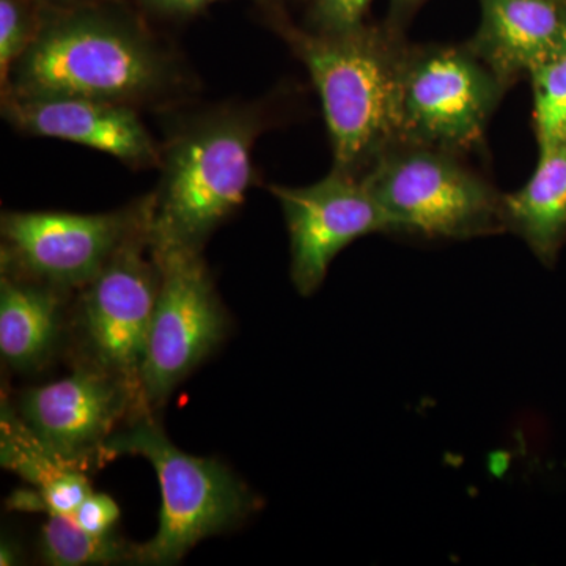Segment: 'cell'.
Here are the masks:
<instances>
[{
    "label": "cell",
    "mask_w": 566,
    "mask_h": 566,
    "mask_svg": "<svg viewBox=\"0 0 566 566\" xmlns=\"http://www.w3.org/2000/svg\"><path fill=\"white\" fill-rule=\"evenodd\" d=\"M172 59L140 29L93 10L41 21L31 48L11 66L3 93L82 96L136 106L178 84Z\"/></svg>",
    "instance_id": "6da1fadb"
},
{
    "label": "cell",
    "mask_w": 566,
    "mask_h": 566,
    "mask_svg": "<svg viewBox=\"0 0 566 566\" xmlns=\"http://www.w3.org/2000/svg\"><path fill=\"white\" fill-rule=\"evenodd\" d=\"M324 112L334 170L354 177L401 142V77L408 48L363 24L348 31L286 35Z\"/></svg>",
    "instance_id": "7a4b0ae2"
},
{
    "label": "cell",
    "mask_w": 566,
    "mask_h": 566,
    "mask_svg": "<svg viewBox=\"0 0 566 566\" xmlns=\"http://www.w3.org/2000/svg\"><path fill=\"white\" fill-rule=\"evenodd\" d=\"M263 129L262 109L245 104L214 107L181 123L161 147L151 245L202 251L244 203L253 181V145Z\"/></svg>",
    "instance_id": "3957f363"
},
{
    "label": "cell",
    "mask_w": 566,
    "mask_h": 566,
    "mask_svg": "<svg viewBox=\"0 0 566 566\" xmlns=\"http://www.w3.org/2000/svg\"><path fill=\"white\" fill-rule=\"evenodd\" d=\"M120 455L145 458L161 486V512L155 536L134 547V564L174 565L208 536L232 531L259 510V499L226 465L182 452L150 412L111 436L106 461Z\"/></svg>",
    "instance_id": "277c9868"
},
{
    "label": "cell",
    "mask_w": 566,
    "mask_h": 566,
    "mask_svg": "<svg viewBox=\"0 0 566 566\" xmlns=\"http://www.w3.org/2000/svg\"><path fill=\"white\" fill-rule=\"evenodd\" d=\"M390 233L465 241L506 230L504 196L461 155L419 144L394 145L364 174Z\"/></svg>",
    "instance_id": "5b68a950"
},
{
    "label": "cell",
    "mask_w": 566,
    "mask_h": 566,
    "mask_svg": "<svg viewBox=\"0 0 566 566\" xmlns=\"http://www.w3.org/2000/svg\"><path fill=\"white\" fill-rule=\"evenodd\" d=\"M505 91L469 46H409L401 77V142L457 155L475 150Z\"/></svg>",
    "instance_id": "8992f818"
},
{
    "label": "cell",
    "mask_w": 566,
    "mask_h": 566,
    "mask_svg": "<svg viewBox=\"0 0 566 566\" xmlns=\"http://www.w3.org/2000/svg\"><path fill=\"white\" fill-rule=\"evenodd\" d=\"M159 289L142 368V398L148 411L166 403L182 379L227 335L229 319L202 251L151 245Z\"/></svg>",
    "instance_id": "52a82bcc"
},
{
    "label": "cell",
    "mask_w": 566,
    "mask_h": 566,
    "mask_svg": "<svg viewBox=\"0 0 566 566\" xmlns=\"http://www.w3.org/2000/svg\"><path fill=\"white\" fill-rule=\"evenodd\" d=\"M153 193L129 207L99 214L9 211L0 222L2 273L81 290L137 230L151 222Z\"/></svg>",
    "instance_id": "ba28073f"
},
{
    "label": "cell",
    "mask_w": 566,
    "mask_h": 566,
    "mask_svg": "<svg viewBox=\"0 0 566 566\" xmlns=\"http://www.w3.org/2000/svg\"><path fill=\"white\" fill-rule=\"evenodd\" d=\"M150 229L151 222L137 230L82 286L74 316L84 360L125 382L142 405V368L159 289Z\"/></svg>",
    "instance_id": "9c48e42d"
},
{
    "label": "cell",
    "mask_w": 566,
    "mask_h": 566,
    "mask_svg": "<svg viewBox=\"0 0 566 566\" xmlns=\"http://www.w3.org/2000/svg\"><path fill=\"white\" fill-rule=\"evenodd\" d=\"M139 397L98 365L21 395L20 416L54 455L82 471L106 463L104 447L125 419L147 415Z\"/></svg>",
    "instance_id": "30bf717a"
},
{
    "label": "cell",
    "mask_w": 566,
    "mask_h": 566,
    "mask_svg": "<svg viewBox=\"0 0 566 566\" xmlns=\"http://www.w3.org/2000/svg\"><path fill=\"white\" fill-rule=\"evenodd\" d=\"M290 237L292 281L303 296L322 286L331 263L359 238L390 233L389 221L363 177L331 170L314 185L270 186Z\"/></svg>",
    "instance_id": "8fae6325"
},
{
    "label": "cell",
    "mask_w": 566,
    "mask_h": 566,
    "mask_svg": "<svg viewBox=\"0 0 566 566\" xmlns=\"http://www.w3.org/2000/svg\"><path fill=\"white\" fill-rule=\"evenodd\" d=\"M7 120L31 136L52 137L114 156L133 169L159 167L161 147L129 104L82 96L3 93Z\"/></svg>",
    "instance_id": "7c38bea8"
},
{
    "label": "cell",
    "mask_w": 566,
    "mask_h": 566,
    "mask_svg": "<svg viewBox=\"0 0 566 566\" xmlns=\"http://www.w3.org/2000/svg\"><path fill=\"white\" fill-rule=\"evenodd\" d=\"M482 24L469 44L506 88L566 46V11L556 0H480Z\"/></svg>",
    "instance_id": "4fadbf2b"
},
{
    "label": "cell",
    "mask_w": 566,
    "mask_h": 566,
    "mask_svg": "<svg viewBox=\"0 0 566 566\" xmlns=\"http://www.w3.org/2000/svg\"><path fill=\"white\" fill-rule=\"evenodd\" d=\"M62 290L2 273L0 354L17 371L43 367L62 329Z\"/></svg>",
    "instance_id": "5bb4252c"
},
{
    "label": "cell",
    "mask_w": 566,
    "mask_h": 566,
    "mask_svg": "<svg viewBox=\"0 0 566 566\" xmlns=\"http://www.w3.org/2000/svg\"><path fill=\"white\" fill-rule=\"evenodd\" d=\"M506 230L551 263L566 234V139L546 155L523 188L504 196Z\"/></svg>",
    "instance_id": "9a60e30c"
},
{
    "label": "cell",
    "mask_w": 566,
    "mask_h": 566,
    "mask_svg": "<svg viewBox=\"0 0 566 566\" xmlns=\"http://www.w3.org/2000/svg\"><path fill=\"white\" fill-rule=\"evenodd\" d=\"M40 556L52 566L134 564V547L115 535H93L73 517L50 515L41 527Z\"/></svg>",
    "instance_id": "2e32d148"
},
{
    "label": "cell",
    "mask_w": 566,
    "mask_h": 566,
    "mask_svg": "<svg viewBox=\"0 0 566 566\" xmlns=\"http://www.w3.org/2000/svg\"><path fill=\"white\" fill-rule=\"evenodd\" d=\"M2 464L17 472L29 483L41 488L70 471H82L66 463L51 452L32 433L24 420L11 412L10 406H2ZM85 472V471H84Z\"/></svg>",
    "instance_id": "e0dca14e"
},
{
    "label": "cell",
    "mask_w": 566,
    "mask_h": 566,
    "mask_svg": "<svg viewBox=\"0 0 566 566\" xmlns=\"http://www.w3.org/2000/svg\"><path fill=\"white\" fill-rule=\"evenodd\" d=\"M538 156L566 139V46L531 71Z\"/></svg>",
    "instance_id": "ac0fdd59"
},
{
    "label": "cell",
    "mask_w": 566,
    "mask_h": 566,
    "mask_svg": "<svg viewBox=\"0 0 566 566\" xmlns=\"http://www.w3.org/2000/svg\"><path fill=\"white\" fill-rule=\"evenodd\" d=\"M91 493V482L85 472L70 471L35 491H17L11 494L9 506L18 512L71 516Z\"/></svg>",
    "instance_id": "d6986e66"
},
{
    "label": "cell",
    "mask_w": 566,
    "mask_h": 566,
    "mask_svg": "<svg viewBox=\"0 0 566 566\" xmlns=\"http://www.w3.org/2000/svg\"><path fill=\"white\" fill-rule=\"evenodd\" d=\"M41 22L32 18L24 0H0V76H9L11 66L31 48Z\"/></svg>",
    "instance_id": "ffe728a7"
},
{
    "label": "cell",
    "mask_w": 566,
    "mask_h": 566,
    "mask_svg": "<svg viewBox=\"0 0 566 566\" xmlns=\"http://www.w3.org/2000/svg\"><path fill=\"white\" fill-rule=\"evenodd\" d=\"M120 506L109 494L91 493L71 515L74 523L93 535H109L120 520Z\"/></svg>",
    "instance_id": "44dd1931"
},
{
    "label": "cell",
    "mask_w": 566,
    "mask_h": 566,
    "mask_svg": "<svg viewBox=\"0 0 566 566\" xmlns=\"http://www.w3.org/2000/svg\"><path fill=\"white\" fill-rule=\"evenodd\" d=\"M371 0H318L319 31L340 32L363 24Z\"/></svg>",
    "instance_id": "7402d4cb"
},
{
    "label": "cell",
    "mask_w": 566,
    "mask_h": 566,
    "mask_svg": "<svg viewBox=\"0 0 566 566\" xmlns=\"http://www.w3.org/2000/svg\"><path fill=\"white\" fill-rule=\"evenodd\" d=\"M155 9L167 11V13L188 14L202 9L214 0H145Z\"/></svg>",
    "instance_id": "603a6c76"
},
{
    "label": "cell",
    "mask_w": 566,
    "mask_h": 566,
    "mask_svg": "<svg viewBox=\"0 0 566 566\" xmlns=\"http://www.w3.org/2000/svg\"><path fill=\"white\" fill-rule=\"evenodd\" d=\"M18 564V554L14 551V546L11 543H2V549H0V565L10 566Z\"/></svg>",
    "instance_id": "cb8c5ba5"
},
{
    "label": "cell",
    "mask_w": 566,
    "mask_h": 566,
    "mask_svg": "<svg viewBox=\"0 0 566 566\" xmlns=\"http://www.w3.org/2000/svg\"><path fill=\"white\" fill-rule=\"evenodd\" d=\"M54 2L62 3V6H71V3L77 2V0H54Z\"/></svg>",
    "instance_id": "d4e9b609"
},
{
    "label": "cell",
    "mask_w": 566,
    "mask_h": 566,
    "mask_svg": "<svg viewBox=\"0 0 566 566\" xmlns=\"http://www.w3.org/2000/svg\"><path fill=\"white\" fill-rule=\"evenodd\" d=\"M405 2H416V0H405Z\"/></svg>",
    "instance_id": "484cf974"
}]
</instances>
